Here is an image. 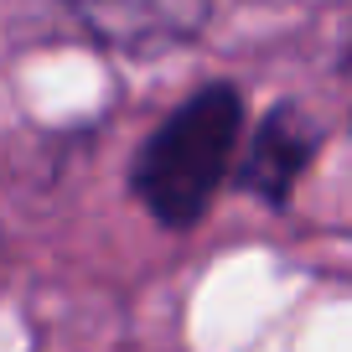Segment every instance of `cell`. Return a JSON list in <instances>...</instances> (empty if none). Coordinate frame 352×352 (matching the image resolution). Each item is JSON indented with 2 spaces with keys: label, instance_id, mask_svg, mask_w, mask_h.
Wrapping results in <instances>:
<instances>
[{
  "label": "cell",
  "instance_id": "2",
  "mask_svg": "<svg viewBox=\"0 0 352 352\" xmlns=\"http://www.w3.org/2000/svg\"><path fill=\"white\" fill-rule=\"evenodd\" d=\"M94 42L124 57H161L197 42L212 0H67Z\"/></svg>",
  "mask_w": 352,
  "mask_h": 352
},
{
  "label": "cell",
  "instance_id": "3",
  "mask_svg": "<svg viewBox=\"0 0 352 352\" xmlns=\"http://www.w3.org/2000/svg\"><path fill=\"white\" fill-rule=\"evenodd\" d=\"M311 155H316V124L296 104H275L249 140V155L239 166V187L280 212V208H290V192L300 187Z\"/></svg>",
  "mask_w": 352,
  "mask_h": 352
},
{
  "label": "cell",
  "instance_id": "1",
  "mask_svg": "<svg viewBox=\"0 0 352 352\" xmlns=\"http://www.w3.org/2000/svg\"><path fill=\"white\" fill-rule=\"evenodd\" d=\"M243 130V99L233 83H208L187 104H176L130 166V192L155 223L192 228L208 212L212 192L233 166V145Z\"/></svg>",
  "mask_w": 352,
  "mask_h": 352
}]
</instances>
